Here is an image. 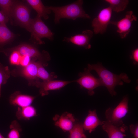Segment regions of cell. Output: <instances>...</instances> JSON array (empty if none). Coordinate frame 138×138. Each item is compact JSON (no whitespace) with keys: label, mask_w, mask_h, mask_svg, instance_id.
I'll use <instances>...</instances> for the list:
<instances>
[{"label":"cell","mask_w":138,"mask_h":138,"mask_svg":"<svg viewBox=\"0 0 138 138\" xmlns=\"http://www.w3.org/2000/svg\"><path fill=\"white\" fill-rule=\"evenodd\" d=\"M87 68L90 71L94 70L96 71L102 82L103 86L106 87L112 96L117 94L115 90L117 85H122L123 84V81L127 83L131 82L126 73H122L119 75L115 74L104 67L101 63L94 64H88Z\"/></svg>","instance_id":"obj_1"},{"label":"cell","mask_w":138,"mask_h":138,"mask_svg":"<svg viewBox=\"0 0 138 138\" xmlns=\"http://www.w3.org/2000/svg\"><path fill=\"white\" fill-rule=\"evenodd\" d=\"M83 1L77 0L68 5L61 7L47 6L54 13V22L55 24L60 22L63 18L75 20L77 18L89 19L90 16L86 13L82 7Z\"/></svg>","instance_id":"obj_2"},{"label":"cell","mask_w":138,"mask_h":138,"mask_svg":"<svg viewBox=\"0 0 138 138\" xmlns=\"http://www.w3.org/2000/svg\"><path fill=\"white\" fill-rule=\"evenodd\" d=\"M14 50L18 51L22 55H27L32 58L34 60H38L42 63L43 66L48 65L47 61L50 59V55L47 51H43L41 52L35 47L26 44H21L11 48L4 49L2 52L7 55L8 52Z\"/></svg>","instance_id":"obj_3"},{"label":"cell","mask_w":138,"mask_h":138,"mask_svg":"<svg viewBox=\"0 0 138 138\" xmlns=\"http://www.w3.org/2000/svg\"><path fill=\"white\" fill-rule=\"evenodd\" d=\"M128 97L124 96L120 102L114 108L109 107L105 112L107 121L113 125L119 126L122 125V119L127 114L128 110Z\"/></svg>","instance_id":"obj_4"},{"label":"cell","mask_w":138,"mask_h":138,"mask_svg":"<svg viewBox=\"0 0 138 138\" xmlns=\"http://www.w3.org/2000/svg\"><path fill=\"white\" fill-rule=\"evenodd\" d=\"M30 32L34 43L37 44L44 43V42L41 40L42 38H46L51 40L53 39L54 33L42 21L41 18L37 16L32 19Z\"/></svg>","instance_id":"obj_5"},{"label":"cell","mask_w":138,"mask_h":138,"mask_svg":"<svg viewBox=\"0 0 138 138\" xmlns=\"http://www.w3.org/2000/svg\"><path fill=\"white\" fill-rule=\"evenodd\" d=\"M12 18L19 26L30 32L32 19L28 6L21 2L15 1L13 7Z\"/></svg>","instance_id":"obj_6"},{"label":"cell","mask_w":138,"mask_h":138,"mask_svg":"<svg viewBox=\"0 0 138 138\" xmlns=\"http://www.w3.org/2000/svg\"><path fill=\"white\" fill-rule=\"evenodd\" d=\"M90 71L88 68H85L83 72L79 73L80 78L75 82L80 85L81 88L87 89L88 94L92 96L95 93V89L99 86H103V85L100 78L94 76L90 73Z\"/></svg>","instance_id":"obj_7"},{"label":"cell","mask_w":138,"mask_h":138,"mask_svg":"<svg viewBox=\"0 0 138 138\" xmlns=\"http://www.w3.org/2000/svg\"><path fill=\"white\" fill-rule=\"evenodd\" d=\"M112 11L109 6L104 8L101 10L93 19L92 26L95 34H103L106 31L111 21Z\"/></svg>","instance_id":"obj_8"},{"label":"cell","mask_w":138,"mask_h":138,"mask_svg":"<svg viewBox=\"0 0 138 138\" xmlns=\"http://www.w3.org/2000/svg\"><path fill=\"white\" fill-rule=\"evenodd\" d=\"M137 17L132 11L127 12L125 16L118 21H111L110 24L115 25L117 28V32L122 39L125 38L129 33L132 22L136 21Z\"/></svg>","instance_id":"obj_9"},{"label":"cell","mask_w":138,"mask_h":138,"mask_svg":"<svg viewBox=\"0 0 138 138\" xmlns=\"http://www.w3.org/2000/svg\"><path fill=\"white\" fill-rule=\"evenodd\" d=\"M93 34V33L91 30H86L83 31L81 34L72 36L69 37H65L63 41L83 47L86 49H90L91 47L90 41Z\"/></svg>","instance_id":"obj_10"},{"label":"cell","mask_w":138,"mask_h":138,"mask_svg":"<svg viewBox=\"0 0 138 138\" xmlns=\"http://www.w3.org/2000/svg\"><path fill=\"white\" fill-rule=\"evenodd\" d=\"M73 81L62 80H50L40 82L39 80L33 84L39 88V93L42 96L48 95V91L59 90Z\"/></svg>","instance_id":"obj_11"},{"label":"cell","mask_w":138,"mask_h":138,"mask_svg":"<svg viewBox=\"0 0 138 138\" xmlns=\"http://www.w3.org/2000/svg\"><path fill=\"white\" fill-rule=\"evenodd\" d=\"M55 125L64 132H69L77 121L71 113L65 112L61 116L56 115L53 118Z\"/></svg>","instance_id":"obj_12"},{"label":"cell","mask_w":138,"mask_h":138,"mask_svg":"<svg viewBox=\"0 0 138 138\" xmlns=\"http://www.w3.org/2000/svg\"><path fill=\"white\" fill-rule=\"evenodd\" d=\"M103 129L107 134L109 138H124L128 127L123 124L121 126H115L108 121H103Z\"/></svg>","instance_id":"obj_13"},{"label":"cell","mask_w":138,"mask_h":138,"mask_svg":"<svg viewBox=\"0 0 138 138\" xmlns=\"http://www.w3.org/2000/svg\"><path fill=\"white\" fill-rule=\"evenodd\" d=\"M35 98L34 96L22 94L19 91H16L10 95L9 102L13 106L22 107L31 105Z\"/></svg>","instance_id":"obj_14"},{"label":"cell","mask_w":138,"mask_h":138,"mask_svg":"<svg viewBox=\"0 0 138 138\" xmlns=\"http://www.w3.org/2000/svg\"><path fill=\"white\" fill-rule=\"evenodd\" d=\"M103 123V121H101L98 117L96 110H89L83 123V126L84 131H88L90 133L98 126L102 125Z\"/></svg>","instance_id":"obj_15"},{"label":"cell","mask_w":138,"mask_h":138,"mask_svg":"<svg viewBox=\"0 0 138 138\" xmlns=\"http://www.w3.org/2000/svg\"><path fill=\"white\" fill-rule=\"evenodd\" d=\"M38 65L37 61L33 60L31 61L27 66L20 70V74L26 78L32 80L35 82L38 81L37 77Z\"/></svg>","instance_id":"obj_16"},{"label":"cell","mask_w":138,"mask_h":138,"mask_svg":"<svg viewBox=\"0 0 138 138\" xmlns=\"http://www.w3.org/2000/svg\"><path fill=\"white\" fill-rule=\"evenodd\" d=\"M26 1L36 12L37 16L45 20L48 18V14L51 11L45 7L41 1L27 0Z\"/></svg>","instance_id":"obj_17"},{"label":"cell","mask_w":138,"mask_h":138,"mask_svg":"<svg viewBox=\"0 0 138 138\" xmlns=\"http://www.w3.org/2000/svg\"><path fill=\"white\" fill-rule=\"evenodd\" d=\"M37 115L35 108L31 105L24 107H18L16 116L20 120H28Z\"/></svg>","instance_id":"obj_18"},{"label":"cell","mask_w":138,"mask_h":138,"mask_svg":"<svg viewBox=\"0 0 138 138\" xmlns=\"http://www.w3.org/2000/svg\"><path fill=\"white\" fill-rule=\"evenodd\" d=\"M15 36L6 24H0V51L1 47L11 42Z\"/></svg>","instance_id":"obj_19"},{"label":"cell","mask_w":138,"mask_h":138,"mask_svg":"<svg viewBox=\"0 0 138 138\" xmlns=\"http://www.w3.org/2000/svg\"><path fill=\"white\" fill-rule=\"evenodd\" d=\"M38 65L37 77L43 81L54 80L57 77L54 72L49 73L44 68L42 63L39 61H37Z\"/></svg>","instance_id":"obj_20"},{"label":"cell","mask_w":138,"mask_h":138,"mask_svg":"<svg viewBox=\"0 0 138 138\" xmlns=\"http://www.w3.org/2000/svg\"><path fill=\"white\" fill-rule=\"evenodd\" d=\"M15 1L11 0H0L1 11L11 23L12 22V10Z\"/></svg>","instance_id":"obj_21"},{"label":"cell","mask_w":138,"mask_h":138,"mask_svg":"<svg viewBox=\"0 0 138 138\" xmlns=\"http://www.w3.org/2000/svg\"><path fill=\"white\" fill-rule=\"evenodd\" d=\"M108 3L112 11L119 12L124 10L126 7L129 1L128 0H105Z\"/></svg>","instance_id":"obj_22"},{"label":"cell","mask_w":138,"mask_h":138,"mask_svg":"<svg viewBox=\"0 0 138 138\" xmlns=\"http://www.w3.org/2000/svg\"><path fill=\"white\" fill-rule=\"evenodd\" d=\"M83 123L77 121L69 132V138H87L84 133Z\"/></svg>","instance_id":"obj_23"},{"label":"cell","mask_w":138,"mask_h":138,"mask_svg":"<svg viewBox=\"0 0 138 138\" xmlns=\"http://www.w3.org/2000/svg\"><path fill=\"white\" fill-rule=\"evenodd\" d=\"M11 129L8 133L7 138H20V132L22 129L19 123L16 120L13 121L10 126Z\"/></svg>","instance_id":"obj_24"},{"label":"cell","mask_w":138,"mask_h":138,"mask_svg":"<svg viewBox=\"0 0 138 138\" xmlns=\"http://www.w3.org/2000/svg\"><path fill=\"white\" fill-rule=\"evenodd\" d=\"M10 71L8 66H4L0 63V97L1 85L6 83L10 75Z\"/></svg>","instance_id":"obj_25"},{"label":"cell","mask_w":138,"mask_h":138,"mask_svg":"<svg viewBox=\"0 0 138 138\" xmlns=\"http://www.w3.org/2000/svg\"><path fill=\"white\" fill-rule=\"evenodd\" d=\"M12 52L9 58L10 63L11 64L14 65H20L22 55L17 51L14 50Z\"/></svg>","instance_id":"obj_26"},{"label":"cell","mask_w":138,"mask_h":138,"mask_svg":"<svg viewBox=\"0 0 138 138\" xmlns=\"http://www.w3.org/2000/svg\"><path fill=\"white\" fill-rule=\"evenodd\" d=\"M30 57L27 55H23L20 62V64L24 67L28 65L30 63Z\"/></svg>","instance_id":"obj_27"},{"label":"cell","mask_w":138,"mask_h":138,"mask_svg":"<svg viewBox=\"0 0 138 138\" xmlns=\"http://www.w3.org/2000/svg\"><path fill=\"white\" fill-rule=\"evenodd\" d=\"M132 60L133 64L137 65L138 63V48H136L133 50L130 56Z\"/></svg>","instance_id":"obj_28"},{"label":"cell","mask_w":138,"mask_h":138,"mask_svg":"<svg viewBox=\"0 0 138 138\" xmlns=\"http://www.w3.org/2000/svg\"><path fill=\"white\" fill-rule=\"evenodd\" d=\"M129 129L134 138H138V125L137 123L135 124H131L129 126Z\"/></svg>","instance_id":"obj_29"},{"label":"cell","mask_w":138,"mask_h":138,"mask_svg":"<svg viewBox=\"0 0 138 138\" xmlns=\"http://www.w3.org/2000/svg\"><path fill=\"white\" fill-rule=\"evenodd\" d=\"M9 20V19L6 17L1 11H0V24H6Z\"/></svg>","instance_id":"obj_30"},{"label":"cell","mask_w":138,"mask_h":138,"mask_svg":"<svg viewBox=\"0 0 138 138\" xmlns=\"http://www.w3.org/2000/svg\"><path fill=\"white\" fill-rule=\"evenodd\" d=\"M0 138H5L0 133Z\"/></svg>","instance_id":"obj_31"}]
</instances>
